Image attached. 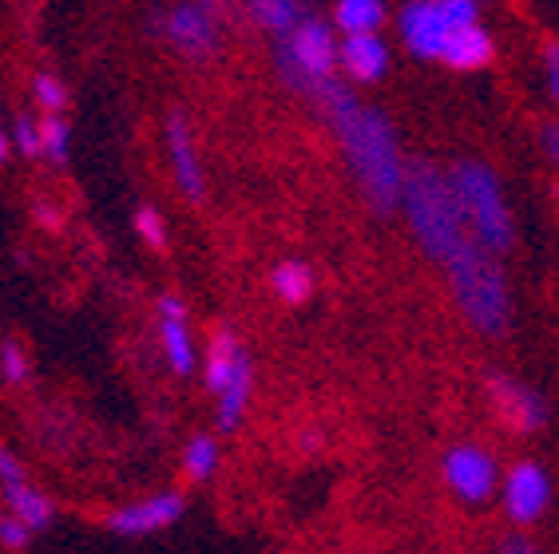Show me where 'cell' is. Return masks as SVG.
<instances>
[{
  "instance_id": "6da1fadb",
  "label": "cell",
  "mask_w": 559,
  "mask_h": 554,
  "mask_svg": "<svg viewBox=\"0 0 559 554\" xmlns=\"http://www.w3.org/2000/svg\"><path fill=\"white\" fill-rule=\"evenodd\" d=\"M322 107L325 123L334 128L342 155L354 171L357 186L366 194V203L377 214H393L401 206V182H405V155H401V138L389 123L381 107H369L349 92L345 84H330L313 96Z\"/></svg>"
},
{
  "instance_id": "7a4b0ae2",
  "label": "cell",
  "mask_w": 559,
  "mask_h": 554,
  "mask_svg": "<svg viewBox=\"0 0 559 554\" xmlns=\"http://www.w3.org/2000/svg\"><path fill=\"white\" fill-rule=\"evenodd\" d=\"M401 206H405V218H409V230L420 242V250L441 269L461 254L464 245L473 242L461 206H456V194H452L449 171H441L437 162L429 159L405 162Z\"/></svg>"
},
{
  "instance_id": "3957f363",
  "label": "cell",
  "mask_w": 559,
  "mask_h": 554,
  "mask_svg": "<svg viewBox=\"0 0 559 554\" xmlns=\"http://www.w3.org/2000/svg\"><path fill=\"white\" fill-rule=\"evenodd\" d=\"M449 289L456 298V310L480 337H504L512 329V286L500 266V257L488 254L485 245L468 242L449 266Z\"/></svg>"
},
{
  "instance_id": "277c9868",
  "label": "cell",
  "mask_w": 559,
  "mask_h": 554,
  "mask_svg": "<svg viewBox=\"0 0 559 554\" xmlns=\"http://www.w3.org/2000/svg\"><path fill=\"white\" fill-rule=\"evenodd\" d=\"M452 194H456V206L464 214V226L476 242L485 245L488 254H508L512 242H516V222H512V210H508L504 186L496 179V171L480 159H461L449 171Z\"/></svg>"
},
{
  "instance_id": "5b68a950",
  "label": "cell",
  "mask_w": 559,
  "mask_h": 554,
  "mask_svg": "<svg viewBox=\"0 0 559 554\" xmlns=\"http://www.w3.org/2000/svg\"><path fill=\"white\" fill-rule=\"evenodd\" d=\"M274 56H278V75L286 80V87L301 96L313 99L330 80H337V36L318 16H306L290 36H282Z\"/></svg>"
},
{
  "instance_id": "8992f818",
  "label": "cell",
  "mask_w": 559,
  "mask_h": 554,
  "mask_svg": "<svg viewBox=\"0 0 559 554\" xmlns=\"http://www.w3.org/2000/svg\"><path fill=\"white\" fill-rule=\"evenodd\" d=\"M485 396H488V408L496 412V420L508 432H516V436H539L551 424L548 396L512 373H488Z\"/></svg>"
},
{
  "instance_id": "52a82bcc",
  "label": "cell",
  "mask_w": 559,
  "mask_h": 554,
  "mask_svg": "<svg viewBox=\"0 0 559 554\" xmlns=\"http://www.w3.org/2000/svg\"><path fill=\"white\" fill-rule=\"evenodd\" d=\"M500 507L516 527H532L548 515L551 495H556V483H551V471L539 463V459L524 456L516 459L512 468L500 475Z\"/></svg>"
},
{
  "instance_id": "ba28073f",
  "label": "cell",
  "mask_w": 559,
  "mask_h": 554,
  "mask_svg": "<svg viewBox=\"0 0 559 554\" xmlns=\"http://www.w3.org/2000/svg\"><path fill=\"white\" fill-rule=\"evenodd\" d=\"M441 480L461 503H488L500 487V463L485 444H452L441 456Z\"/></svg>"
},
{
  "instance_id": "9c48e42d",
  "label": "cell",
  "mask_w": 559,
  "mask_h": 554,
  "mask_svg": "<svg viewBox=\"0 0 559 554\" xmlns=\"http://www.w3.org/2000/svg\"><path fill=\"white\" fill-rule=\"evenodd\" d=\"M187 515V495L179 487L151 491L143 499H131L123 507H111L104 515V527L119 539H147V534L171 531L175 522Z\"/></svg>"
},
{
  "instance_id": "30bf717a",
  "label": "cell",
  "mask_w": 559,
  "mask_h": 554,
  "mask_svg": "<svg viewBox=\"0 0 559 554\" xmlns=\"http://www.w3.org/2000/svg\"><path fill=\"white\" fill-rule=\"evenodd\" d=\"M155 24H159V33L167 36V44H175L187 60H206V56H215L218 16L215 12L199 9L194 0H183V4L167 9V16H159Z\"/></svg>"
},
{
  "instance_id": "8fae6325",
  "label": "cell",
  "mask_w": 559,
  "mask_h": 554,
  "mask_svg": "<svg viewBox=\"0 0 559 554\" xmlns=\"http://www.w3.org/2000/svg\"><path fill=\"white\" fill-rule=\"evenodd\" d=\"M159 349L175 376L199 373V349H194L191 325H187V301L179 293L159 298Z\"/></svg>"
},
{
  "instance_id": "7c38bea8",
  "label": "cell",
  "mask_w": 559,
  "mask_h": 554,
  "mask_svg": "<svg viewBox=\"0 0 559 554\" xmlns=\"http://www.w3.org/2000/svg\"><path fill=\"white\" fill-rule=\"evenodd\" d=\"M167 159H171V174H175V182H179V191H183L191 203H203L206 174H203V162H199V147H194L191 123H187L183 111H171V116H167Z\"/></svg>"
},
{
  "instance_id": "4fadbf2b",
  "label": "cell",
  "mask_w": 559,
  "mask_h": 554,
  "mask_svg": "<svg viewBox=\"0 0 559 554\" xmlns=\"http://www.w3.org/2000/svg\"><path fill=\"white\" fill-rule=\"evenodd\" d=\"M397 33L413 56H420V60H441L449 28H444L441 12H437V0H409L397 12Z\"/></svg>"
},
{
  "instance_id": "5bb4252c",
  "label": "cell",
  "mask_w": 559,
  "mask_h": 554,
  "mask_svg": "<svg viewBox=\"0 0 559 554\" xmlns=\"http://www.w3.org/2000/svg\"><path fill=\"white\" fill-rule=\"evenodd\" d=\"M389 44L381 40V33H366V36H342L337 44V68H342L354 84H377L385 80L389 72Z\"/></svg>"
},
{
  "instance_id": "9a60e30c",
  "label": "cell",
  "mask_w": 559,
  "mask_h": 554,
  "mask_svg": "<svg viewBox=\"0 0 559 554\" xmlns=\"http://www.w3.org/2000/svg\"><path fill=\"white\" fill-rule=\"evenodd\" d=\"M250 400H254V361H250V352H247V357L238 361L235 373H230V381L223 384V393L215 396L218 436H235L250 412Z\"/></svg>"
},
{
  "instance_id": "2e32d148",
  "label": "cell",
  "mask_w": 559,
  "mask_h": 554,
  "mask_svg": "<svg viewBox=\"0 0 559 554\" xmlns=\"http://www.w3.org/2000/svg\"><path fill=\"white\" fill-rule=\"evenodd\" d=\"M242 357H247V349H242V341H238V333L230 329V325H218V329L211 333V341H206L203 361H199L206 393H211V396L223 393V384L230 381V373L238 369V361H242Z\"/></svg>"
},
{
  "instance_id": "e0dca14e",
  "label": "cell",
  "mask_w": 559,
  "mask_h": 554,
  "mask_svg": "<svg viewBox=\"0 0 559 554\" xmlns=\"http://www.w3.org/2000/svg\"><path fill=\"white\" fill-rule=\"evenodd\" d=\"M0 499H4V511L16 515V519H21L33 534L48 531V527L56 522V499L44 487H36L33 480H24V483H16V487L0 491Z\"/></svg>"
},
{
  "instance_id": "ac0fdd59",
  "label": "cell",
  "mask_w": 559,
  "mask_h": 554,
  "mask_svg": "<svg viewBox=\"0 0 559 554\" xmlns=\"http://www.w3.org/2000/svg\"><path fill=\"white\" fill-rule=\"evenodd\" d=\"M441 60L456 72H476V68H485L492 60V36L473 24V28H456V33L444 36V52Z\"/></svg>"
},
{
  "instance_id": "d6986e66",
  "label": "cell",
  "mask_w": 559,
  "mask_h": 554,
  "mask_svg": "<svg viewBox=\"0 0 559 554\" xmlns=\"http://www.w3.org/2000/svg\"><path fill=\"white\" fill-rule=\"evenodd\" d=\"M223 468V444H218L215 432H194L191 439L183 444V475L187 483L203 487L211 483Z\"/></svg>"
},
{
  "instance_id": "ffe728a7",
  "label": "cell",
  "mask_w": 559,
  "mask_h": 554,
  "mask_svg": "<svg viewBox=\"0 0 559 554\" xmlns=\"http://www.w3.org/2000/svg\"><path fill=\"white\" fill-rule=\"evenodd\" d=\"M247 4H250V16H254V24H259V28H266L274 40L290 36L294 28L310 16L301 0H247Z\"/></svg>"
},
{
  "instance_id": "44dd1931",
  "label": "cell",
  "mask_w": 559,
  "mask_h": 554,
  "mask_svg": "<svg viewBox=\"0 0 559 554\" xmlns=\"http://www.w3.org/2000/svg\"><path fill=\"white\" fill-rule=\"evenodd\" d=\"M313 269L306 266V262H298V257H286V262H278L274 266V274H270V289L278 293L286 305H306V301L313 298Z\"/></svg>"
},
{
  "instance_id": "7402d4cb",
  "label": "cell",
  "mask_w": 559,
  "mask_h": 554,
  "mask_svg": "<svg viewBox=\"0 0 559 554\" xmlns=\"http://www.w3.org/2000/svg\"><path fill=\"white\" fill-rule=\"evenodd\" d=\"M334 24L342 36H366L385 24V0H337Z\"/></svg>"
},
{
  "instance_id": "603a6c76",
  "label": "cell",
  "mask_w": 559,
  "mask_h": 554,
  "mask_svg": "<svg viewBox=\"0 0 559 554\" xmlns=\"http://www.w3.org/2000/svg\"><path fill=\"white\" fill-rule=\"evenodd\" d=\"M0 381L21 388V384L33 381V361H28V349L21 341H4L0 345Z\"/></svg>"
},
{
  "instance_id": "cb8c5ba5",
  "label": "cell",
  "mask_w": 559,
  "mask_h": 554,
  "mask_svg": "<svg viewBox=\"0 0 559 554\" xmlns=\"http://www.w3.org/2000/svg\"><path fill=\"white\" fill-rule=\"evenodd\" d=\"M68 150H72V131L60 116H44L40 119V155H48L52 162H64Z\"/></svg>"
},
{
  "instance_id": "d4e9b609",
  "label": "cell",
  "mask_w": 559,
  "mask_h": 554,
  "mask_svg": "<svg viewBox=\"0 0 559 554\" xmlns=\"http://www.w3.org/2000/svg\"><path fill=\"white\" fill-rule=\"evenodd\" d=\"M437 12H441V21L449 33L480 24V4H476V0H437Z\"/></svg>"
},
{
  "instance_id": "484cf974",
  "label": "cell",
  "mask_w": 559,
  "mask_h": 554,
  "mask_svg": "<svg viewBox=\"0 0 559 554\" xmlns=\"http://www.w3.org/2000/svg\"><path fill=\"white\" fill-rule=\"evenodd\" d=\"M131 226H135V234H140L151 250H163V245H167V222H163V214L155 210V206H140L135 218H131Z\"/></svg>"
},
{
  "instance_id": "4316f807",
  "label": "cell",
  "mask_w": 559,
  "mask_h": 554,
  "mask_svg": "<svg viewBox=\"0 0 559 554\" xmlns=\"http://www.w3.org/2000/svg\"><path fill=\"white\" fill-rule=\"evenodd\" d=\"M36 534L24 527L16 515L9 511H0V551H9V554H24L28 546H33Z\"/></svg>"
},
{
  "instance_id": "83f0119b",
  "label": "cell",
  "mask_w": 559,
  "mask_h": 554,
  "mask_svg": "<svg viewBox=\"0 0 559 554\" xmlns=\"http://www.w3.org/2000/svg\"><path fill=\"white\" fill-rule=\"evenodd\" d=\"M36 99H40V107L48 111V116H60L68 107V87L56 80V75H48V72H40L36 75Z\"/></svg>"
},
{
  "instance_id": "f1b7e54d",
  "label": "cell",
  "mask_w": 559,
  "mask_h": 554,
  "mask_svg": "<svg viewBox=\"0 0 559 554\" xmlns=\"http://www.w3.org/2000/svg\"><path fill=\"white\" fill-rule=\"evenodd\" d=\"M24 480H33L28 468H24V459L16 456L9 444H0V491L16 487V483H24Z\"/></svg>"
},
{
  "instance_id": "f546056e",
  "label": "cell",
  "mask_w": 559,
  "mask_h": 554,
  "mask_svg": "<svg viewBox=\"0 0 559 554\" xmlns=\"http://www.w3.org/2000/svg\"><path fill=\"white\" fill-rule=\"evenodd\" d=\"M12 143L21 155H40V123L28 116L16 119V128H12Z\"/></svg>"
},
{
  "instance_id": "4dcf8cb0",
  "label": "cell",
  "mask_w": 559,
  "mask_h": 554,
  "mask_svg": "<svg viewBox=\"0 0 559 554\" xmlns=\"http://www.w3.org/2000/svg\"><path fill=\"white\" fill-rule=\"evenodd\" d=\"M496 554H544V551H539V546L532 543L527 534H508L504 543L496 546Z\"/></svg>"
},
{
  "instance_id": "1f68e13d",
  "label": "cell",
  "mask_w": 559,
  "mask_h": 554,
  "mask_svg": "<svg viewBox=\"0 0 559 554\" xmlns=\"http://www.w3.org/2000/svg\"><path fill=\"white\" fill-rule=\"evenodd\" d=\"M544 68H548V87H551V96H556L559 104V40L548 44V52H544Z\"/></svg>"
},
{
  "instance_id": "d6a6232c",
  "label": "cell",
  "mask_w": 559,
  "mask_h": 554,
  "mask_svg": "<svg viewBox=\"0 0 559 554\" xmlns=\"http://www.w3.org/2000/svg\"><path fill=\"white\" fill-rule=\"evenodd\" d=\"M298 448L306 451V456H313V451L325 448V436L318 432V427H310V432H301V436H298Z\"/></svg>"
},
{
  "instance_id": "836d02e7",
  "label": "cell",
  "mask_w": 559,
  "mask_h": 554,
  "mask_svg": "<svg viewBox=\"0 0 559 554\" xmlns=\"http://www.w3.org/2000/svg\"><path fill=\"white\" fill-rule=\"evenodd\" d=\"M548 150H551V159L559 162V128H551V131H548Z\"/></svg>"
},
{
  "instance_id": "e575fe53",
  "label": "cell",
  "mask_w": 559,
  "mask_h": 554,
  "mask_svg": "<svg viewBox=\"0 0 559 554\" xmlns=\"http://www.w3.org/2000/svg\"><path fill=\"white\" fill-rule=\"evenodd\" d=\"M194 4H199V9H206V12H218V9H226L230 0H194Z\"/></svg>"
},
{
  "instance_id": "d590c367",
  "label": "cell",
  "mask_w": 559,
  "mask_h": 554,
  "mask_svg": "<svg viewBox=\"0 0 559 554\" xmlns=\"http://www.w3.org/2000/svg\"><path fill=\"white\" fill-rule=\"evenodd\" d=\"M4 155H9V138H4V131H0V162H4Z\"/></svg>"
},
{
  "instance_id": "8d00e7d4",
  "label": "cell",
  "mask_w": 559,
  "mask_h": 554,
  "mask_svg": "<svg viewBox=\"0 0 559 554\" xmlns=\"http://www.w3.org/2000/svg\"><path fill=\"white\" fill-rule=\"evenodd\" d=\"M476 4H480V0H476Z\"/></svg>"
}]
</instances>
